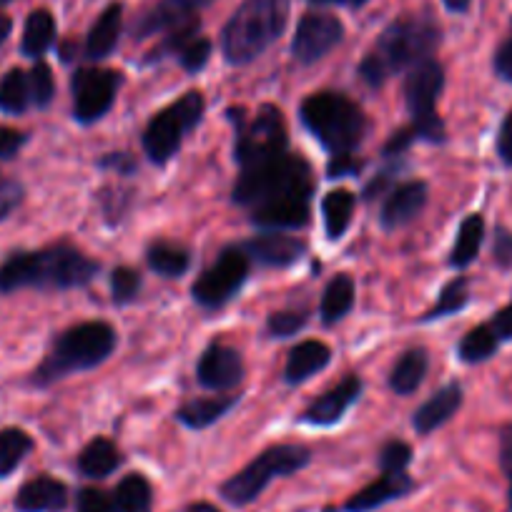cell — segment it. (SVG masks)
I'll use <instances>...</instances> for the list:
<instances>
[{
	"instance_id": "cell-35",
	"label": "cell",
	"mask_w": 512,
	"mask_h": 512,
	"mask_svg": "<svg viewBox=\"0 0 512 512\" xmlns=\"http://www.w3.org/2000/svg\"><path fill=\"white\" fill-rule=\"evenodd\" d=\"M500 344L502 342L495 337L490 324H477V327H472L470 332L462 337V342L457 344V357H460L465 364L487 362V359L495 357Z\"/></svg>"
},
{
	"instance_id": "cell-34",
	"label": "cell",
	"mask_w": 512,
	"mask_h": 512,
	"mask_svg": "<svg viewBox=\"0 0 512 512\" xmlns=\"http://www.w3.org/2000/svg\"><path fill=\"white\" fill-rule=\"evenodd\" d=\"M33 437L21 427L0 430V477H8L21 467V462L31 455Z\"/></svg>"
},
{
	"instance_id": "cell-32",
	"label": "cell",
	"mask_w": 512,
	"mask_h": 512,
	"mask_svg": "<svg viewBox=\"0 0 512 512\" xmlns=\"http://www.w3.org/2000/svg\"><path fill=\"white\" fill-rule=\"evenodd\" d=\"M56 41V21L48 11H33L28 16L26 28H23L21 51L28 58H41Z\"/></svg>"
},
{
	"instance_id": "cell-41",
	"label": "cell",
	"mask_w": 512,
	"mask_h": 512,
	"mask_svg": "<svg viewBox=\"0 0 512 512\" xmlns=\"http://www.w3.org/2000/svg\"><path fill=\"white\" fill-rule=\"evenodd\" d=\"M209 58H211V41H209V38H194V41H189L179 51L181 66H184L189 73H199L201 68L209 63Z\"/></svg>"
},
{
	"instance_id": "cell-26",
	"label": "cell",
	"mask_w": 512,
	"mask_h": 512,
	"mask_svg": "<svg viewBox=\"0 0 512 512\" xmlns=\"http://www.w3.org/2000/svg\"><path fill=\"white\" fill-rule=\"evenodd\" d=\"M239 397L234 395H221V397H201V400H191L186 405H181L176 410V420L181 422L189 430H206L214 422H219L221 417L229 410H234Z\"/></svg>"
},
{
	"instance_id": "cell-56",
	"label": "cell",
	"mask_w": 512,
	"mask_h": 512,
	"mask_svg": "<svg viewBox=\"0 0 512 512\" xmlns=\"http://www.w3.org/2000/svg\"><path fill=\"white\" fill-rule=\"evenodd\" d=\"M349 3H352V6H364L367 0H349Z\"/></svg>"
},
{
	"instance_id": "cell-39",
	"label": "cell",
	"mask_w": 512,
	"mask_h": 512,
	"mask_svg": "<svg viewBox=\"0 0 512 512\" xmlns=\"http://www.w3.org/2000/svg\"><path fill=\"white\" fill-rule=\"evenodd\" d=\"M304 324H307V312H302V309H287V312H277L269 317L267 332L269 337L289 339L297 332H302Z\"/></svg>"
},
{
	"instance_id": "cell-50",
	"label": "cell",
	"mask_w": 512,
	"mask_h": 512,
	"mask_svg": "<svg viewBox=\"0 0 512 512\" xmlns=\"http://www.w3.org/2000/svg\"><path fill=\"white\" fill-rule=\"evenodd\" d=\"M98 166H101L103 171H116V174L121 176H131L136 171V161L131 154H123V151H118V154H106L98 159Z\"/></svg>"
},
{
	"instance_id": "cell-33",
	"label": "cell",
	"mask_w": 512,
	"mask_h": 512,
	"mask_svg": "<svg viewBox=\"0 0 512 512\" xmlns=\"http://www.w3.org/2000/svg\"><path fill=\"white\" fill-rule=\"evenodd\" d=\"M31 101V86H28V73L21 68H13L0 78V113L8 116H23Z\"/></svg>"
},
{
	"instance_id": "cell-28",
	"label": "cell",
	"mask_w": 512,
	"mask_h": 512,
	"mask_svg": "<svg viewBox=\"0 0 512 512\" xmlns=\"http://www.w3.org/2000/svg\"><path fill=\"white\" fill-rule=\"evenodd\" d=\"M485 241V219L480 214H470L462 219L460 229H457L455 246L450 251V267L452 269H467L477 259Z\"/></svg>"
},
{
	"instance_id": "cell-23",
	"label": "cell",
	"mask_w": 512,
	"mask_h": 512,
	"mask_svg": "<svg viewBox=\"0 0 512 512\" xmlns=\"http://www.w3.org/2000/svg\"><path fill=\"white\" fill-rule=\"evenodd\" d=\"M332 362V349L317 339H307V342L297 344L289 352L287 367H284V379L289 384H302L317 372H322L327 364Z\"/></svg>"
},
{
	"instance_id": "cell-1",
	"label": "cell",
	"mask_w": 512,
	"mask_h": 512,
	"mask_svg": "<svg viewBox=\"0 0 512 512\" xmlns=\"http://www.w3.org/2000/svg\"><path fill=\"white\" fill-rule=\"evenodd\" d=\"M312 194V166L297 154L241 169L234 184V204L249 209L251 224L267 231L307 226Z\"/></svg>"
},
{
	"instance_id": "cell-4",
	"label": "cell",
	"mask_w": 512,
	"mask_h": 512,
	"mask_svg": "<svg viewBox=\"0 0 512 512\" xmlns=\"http://www.w3.org/2000/svg\"><path fill=\"white\" fill-rule=\"evenodd\" d=\"M116 332L106 322H83L58 334L51 352L31 374L33 387H51L68 374L88 372L106 362L116 349Z\"/></svg>"
},
{
	"instance_id": "cell-22",
	"label": "cell",
	"mask_w": 512,
	"mask_h": 512,
	"mask_svg": "<svg viewBox=\"0 0 512 512\" xmlns=\"http://www.w3.org/2000/svg\"><path fill=\"white\" fill-rule=\"evenodd\" d=\"M18 512H61L68 505V487L51 475L23 482L13 500Z\"/></svg>"
},
{
	"instance_id": "cell-17",
	"label": "cell",
	"mask_w": 512,
	"mask_h": 512,
	"mask_svg": "<svg viewBox=\"0 0 512 512\" xmlns=\"http://www.w3.org/2000/svg\"><path fill=\"white\" fill-rule=\"evenodd\" d=\"M241 249L246 251L249 262L262 264V267L282 269L292 267L307 254V244L297 236H287L282 231H264V234L254 236V239L246 241Z\"/></svg>"
},
{
	"instance_id": "cell-7",
	"label": "cell",
	"mask_w": 512,
	"mask_h": 512,
	"mask_svg": "<svg viewBox=\"0 0 512 512\" xmlns=\"http://www.w3.org/2000/svg\"><path fill=\"white\" fill-rule=\"evenodd\" d=\"M226 118L234 123V161L239 171L289 154L287 121L277 106H259L254 113L241 106L229 108Z\"/></svg>"
},
{
	"instance_id": "cell-8",
	"label": "cell",
	"mask_w": 512,
	"mask_h": 512,
	"mask_svg": "<svg viewBox=\"0 0 512 512\" xmlns=\"http://www.w3.org/2000/svg\"><path fill=\"white\" fill-rule=\"evenodd\" d=\"M309 462H312V450H307L304 445H274L254 457L244 470L231 475L219 492L226 502L244 507L262 495L274 477L294 475V472L304 470Z\"/></svg>"
},
{
	"instance_id": "cell-36",
	"label": "cell",
	"mask_w": 512,
	"mask_h": 512,
	"mask_svg": "<svg viewBox=\"0 0 512 512\" xmlns=\"http://www.w3.org/2000/svg\"><path fill=\"white\" fill-rule=\"evenodd\" d=\"M467 302H470V284H467L465 277H455L452 282H447L445 287H442L437 304L422 317V322H435V319L462 312V309L467 307Z\"/></svg>"
},
{
	"instance_id": "cell-44",
	"label": "cell",
	"mask_w": 512,
	"mask_h": 512,
	"mask_svg": "<svg viewBox=\"0 0 512 512\" xmlns=\"http://www.w3.org/2000/svg\"><path fill=\"white\" fill-rule=\"evenodd\" d=\"M28 144L26 131H18V128H6L0 126V161H11L21 154L23 146Z\"/></svg>"
},
{
	"instance_id": "cell-49",
	"label": "cell",
	"mask_w": 512,
	"mask_h": 512,
	"mask_svg": "<svg viewBox=\"0 0 512 512\" xmlns=\"http://www.w3.org/2000/svg\"><path fill=\"white\" fill-rule=\"evenodd\" d=\"M495 149H497V156H500L502 164L510 166L512 169V111L502 118L500 131H497Z\"/></svg>"
},
{
	"instance_id": "cell-6",
	"label": "cell",
	"mask_w": 512,
	"mask_h": 512,
	"mask_svg": "<svg viewBox=\"0 0 512 512\" xmlns=\"http://www.w3.org/2000/svg\"><path fill=\"white\" fill-rule=\"evenodd\" d=\"M289 0H244L221 33V51L231 66H246L284 33Z\"/></svg>"
},
{
	"instance_id": "cell-2",
	"label": "cell",
	"mask_w": 512,
	"mask_h": 512,
	"mask_svg": "<svg viewBox=\"0 0 512 512\" xmlns=\"http://www.w3.org/2000/svg\"><path fill=\"white\" fill-rule=\"evenodd\" d=\"M98 274V262L68 241L33 251H11L0 262V294L21 289L66 292L81 289Z\"/></svg>"
},
{
	"instance_id": "cell-3",
	"label": "cell",
	"mask_w": 512,
	"mask_h": 512,
	"mask_svg": "<svg viewBox=\"0 0 512 512\" xmlns=\"http://www.w3.org/2000/svg\"><path fill=\"white\" fill-rule=\"evenodd\" d=\"M440 43V31L425 18H402L379 36L372 53L359 63V78L369 88H379L392 73L410 71L427 61Z\"/></svg>"
},
{
	"instance_id": "cell-48",
	"label": "cell",
	"mask_w": 512,
	"mask_h": 512,
	"mask_svg": "<svg viewBox=\"0 0 512 512\" xmlns=\"http://www.w3.org/2000/svg\"><path fill=\"white\" fill-rule=\"evenodd\" d=\"M397 174H400V166H397V164H392V166H387V169L379 171V174L374 176L372 181H369L367 189H364V201L379 199V196L387 191V186H390L392 181L397 179Z\"/></svg>"
},
{
	"instance_id": "cell-11",
	"label": "cell",
	"mask_w": 512,
	"mask_h": 512,
	"mask_svg": "<svg viewBox=\"0 0 512 512\" xmlns=\"http://www.w3.org/2000/svg\"><path fill=\"white\" fill-rule=\"evenodd\" d=\"M249 256L241 246H226L214 264L191 287V297L204 309H221L244 287L249 277Z\"/></svg>"
},
{
	"instance_id": "cell-29",
	"label": "cell",
	"mask_w": 512,
	"mask_h": 512,
	"mask_svg": "<svg viewBox=\"0 0 512 512\" xmlns=\"http://www.w3.org/2000/svg\"><path fill=\"white\" fill-rule=\"evenodd\" d=\"M146 262L156 274L166 279H179L189 272L191 254L181 244H171V241H154L146 251Z\"/></svg>"
},
{
	"instance_id": "cell-53",
	"label": "cell",
	"mask_w": 512,
	"mask_h": 512,
	"mask_svg": "<svg viewBox=\"0 0 512 512\" xmlns=\"http://www.w3.org/2000/svg\"><path fill=\"white\" fill-rule=\"evenodd\" d=\"M442 3H445L447 11H452V13H467V11H470V3H472V0H442Z\"/></svg>"
},
{
	"instance_id": "cell-30",
	"label": "cell",
	"mask_w": 512,
	"mask_h": 512,
	"mask_svg": "<svg viewBox=\"0 0 512 512\" xmlns=\"http://www.w3.org/2000/svg\"><path fill=\"white\" fill-rule=\"evenodd\" d=\"M354 307V282L349 274H339L327 284L319 304V317L324 324H337L352 312Z\"/></svg>"
},
{
	"instance_id": "cell-24",
	"label": "cell",
	"mask_w": 512,
	"mask_h": 512,
	"mask_svg": "<svg viewBox=\"0 0 512 512\" xmlns=\"http://www.w3.org/2000/svg\"><path fill=\"white\" fill-rule=\"evenodd\" d=\"M430 369V354L425 347H412L402 354L390 372V390L400 397L415 395Z\"/></svg>"
},
{
	"instance_id": "cell-47",
	"label": "cell",
	"mask_w": 512,
	"mask_h": 512,
	"mask_svg": "<svg viewBox=\"0 0 512 512\" xmlns=\"http://www.w3.org/2000/svg\"><path fill=\"white\" fill-rule=\"evenodd\" d=\"M492 71L500 81L512 83V36L497 46L495 56H492Z\"/></svg>"
},
{
	"instance_id": "cell-31",
	"label": "cell",
	"mask_w": 512,
	"mask_h": 512,
	"mask_svg": "<svg viewBox=\"0 0 512 512\" xmlns=\"http://www.w3.org/2000/svg\"><path fill=\"white\" fill-rule=\"evenodd\" d=\"M354 204H357V196L347 189H334L324 196L322 201V214H324V229L332 241H339L344 236V231L352 224Z\"/></svg>"
},
{
	"instance_id": "cell-37",
	"label": "cell",
	"mask_w": 512,
	"mask_h": 512,
	"mask_svg": "<svg viewBox=\"0 0 512 512\" xmlns=\"http://www.w3.org/2000/svg\"><path fill=\"white\" fill-rule=\"evenodd\" d=\"M141 284H144V279H141V274L136 272V269H131V267L113 269V274H111L113 304H118V307H126V304L134 302L141 292Z\"/></svg>"
},
{
	"instance_id": "cell-18",
	"label": "cell",
	"mask_w": 512,
	"mask_h": 512,
	"mask_svg": "<svg viewBox=\"0 0 512 512\" xmlns=\"http://www.w3.org/2000/svg\"><path fill=\"white\" fill-rule=\"evenodd\" d=\"M412 490H415V480L407 472H382L377 480L354 492L337 512H374L387 505V502L410 495Z\"/></svg>"
},
{
	"instance_id": "cell-15",
	"label": "cell",
	"mask_w": 512,
	"mask_h": 512,
	"mask_svg": "<svg viewBox=\"0 0 512 512\" xmlns=\"http://www.w3.org/2000/svg\"><path fill=\"white\" fill-rule=\"evenodd\" d=\"M196 379L204 390L226 392L239 387L244 379V362L241 354L229 344L214 342L204 349L199 364H196Z\"/></svg>"
},
{
	"instance_id": "cell-10",
	"label": "cell",
	"mask_w": 512,
	"mask_h": 512,
	"mask_svg": "<svg viewBox=\"0 0 512 512\" xmlns=\"http://www.w3.org/2000/svg\"><path fill=\"white\" fill-rule=\"evenodd\" d=\"M442 88H445V68L435 58H427L407 71L405 101L412 116V128L422 141H430V144H445L447 139L445 123L437 116Z\"/></svg>"
},
{
	"instance_id": "cell-51",
	"label": "cell",
	"mask_w": 512,
	"mask_h": 512,
	"mask_svg": "<svg viewBox=\"0 0 512 512\" xmlns=\"http://www.w3.org/2000/svg\"><path fill=\"white\" fill-rule=\"evenodd\" d=\"M359 171H362V161L357 156H337L327 166L329 179H344V176H354Z\"/></svg>"
},
{
	"instance_id": "cell-21",
	"label": "cell",
	"mask_w": 512,
	"mask_h": 512,
	"mask_svg": "<svg viewBox=\"0 0 512 512\" xmlns=\"http://www.w3.org/2000/svg\"><path fill=\"white\" fill-rule=\"evenodd\" d=\"M196 8H199L196 0H161L154 11H149L141 18L139 26L134 28V36L149 38L156 36V33L169 36V33L179 31V28L194 26V23H199Z\"/></svg>"
},
{
	"instance_id": "cell-58",
	"label": "cell",
	"mask_w": 512,
	"mask_h": 512,
	"mask_svg": "<svg viewBox=\"0 0 512 512\" xmlns=\"http://www.w3.org/2000/svg\"><path fill=\"white\" fill-rule=\"evenodd\" d=\"M6 3H11V0H0V6H6Z\"/></svg>"
},
{
	"instance_id": "cell-5",
	"label": "cell",
	"mask_w": 512,
	"mask_h": 512,
	"mask_svg": "<svg viewBox=\"0 0 512 512\" xmlns=\"http://www.w3.org/2000/svg\"><path fill=\"white\" fill-rule=\"evenodd\" d=\"M299 118L332 159L354 156L367 136V116L342 93H312L299 106Z\"/></svg>"
},
{
	"instance_id": "cell-57",
	"label": "cell",
	"mask_w": 512,
	"mask_h": 512,
	"mask_svg": "<svg viewBox=\"0 0 512 512\" xmlns=\"http://www.w3.org/2000/svg\"><path fill=\"white\" fill-rule=\"evenodd\" d=\"M317 3H334V0H317Z\"/></svg>"
},
{
	"instance_id": "cell-27",
	"label": "cell",
	"mask_w": 512,
	"mask_h": 512,
	"mask_svg": "<svg viewBox=\"0 0 512 512\" xmlns=\"http://www.w3.org/2000/svg\"><path fill=\"white\" fill-rule=\"evenodd\" d=\"M121 462L123 457L118 452V447L108 437H96L78 455V472L83 477H91V480H103L111 472H116L121 467Z\"/></svg>"
},
{
	"instance_id": "cell-13",
	"label": "cell",
	"mask_w": 512,
	"mask_h": 512,
	"mask_svg": "<svg viewBox=\"0 0 512 512\" xmlns=\"http://www.w3.org/2000/svg\"><path fill=\"white\" fill-rule=\"evenodd\" d=\"M76 512H154V490L144 475L131 472L111 492L83 487L76 495Z\"/></svg>"
},
{
	"instance_id": "cell-14",
	"label": "cell",
	"mask_w": 512,
	"mask_h": 512,
	"mask_svg": "<svg viewBox=\"0 0 512 512\" xmlns=\"http://www.w3.org/2000/svg\"><path fill=\"white\" fill-rule=\"evenodd\" d=\"M344 38V26L339 18L329 13H307L299 21L297 36L292 41V56L302 66L322 61L332 48H337Z\"/></svg>"
},
{
	"instance_id": "cell-52",
	"label": "cell",
	"mask_w": 512,
	"mask_h": 512,
	"mask_svg": "<svg viewBox=\"0 0 512 512\" xmlns=\"http://www.w3.org/2000/svg\"><path fill=\"white\" fill-rule=\"evenodd\" d=\"M490 329L495 332V337L500 342H510L512 339V302L507 307H502L500 312H495V317L490 319Z\"/></svg>"
},
{
	"instance_id": "cell-46",
	"label": "cell",
	"mask_w": 512,
	"mask_h": 512,
	"mask_svg": "<svg viewBox=\"0 0 512 512\" xmlns=\"http://www.w3.org/2000/svg\"><path fill=\"white\" fill-rule=\"evenodd\" d=\"M500 467L507 480V510L512 512V427H505L500 435Z\"/></svg>"
},
{
	"instance_id": "cell-16",
	"label": "cell",
	"mask_w": 512,
	"mask_h": 512,
	"mask_svg": "<svg viewBox=\"0 0 512 512\" xmlns=\"http://www.w3.org/2000/svg\"><path fill=\"white\" fill-rule=\"evenodd\" d=\"M362 390V379H359L357 374H349V377H344L337 387H332V390L324 392L319 400H314L312 405L304 410L302 420L314 427L337 425V422L357 405V400L362 397Z\"/></svg>"
},
{
	"instance_id": "cell-40",
	"label": "cell",
	"mask_w": 512,
	"mask_h": 512,
	"mask_svg": "<svg viewBox=\"0 0 512 512\" xmlns=\"http://www.w3.org/2000/svg\"><path fill=\"white\" fill-rule=\"evenodd\" d=\"M412 462V447L402 440H392L379 450V470L382 472H407Z\"/></svg>"
},
{
	"instance_id": "cell-55",
	"label": "cell",
	"mask_w": 512,
	"mask_h": 512,
	"mask_svg": "<svg viewBox=\"0 0 512 512\" xmlns=\"http://www.w3.org/2000/svg\"><path fill=\"white\" fill-rule=\"evenodd\" d=\"M186 512H221V510L216 505H211V502H194V505L186 507Z\"/></svg>"
},
{
	"instance_id": "cell-54",
	"label": "cell",
	"mask_w": 512,
	"mask_h": 512,
	"mask_svg": "<svg viewBox=\"0 0 512 512\" xmlns=\"http://www.w3.org/2000/svg\"><path fill=\"white\" fill-rule=\"evenodd\" d=\"M11 28H13L11 18L0 13V46H3V43L8 41V36H11Z\"/></svg>"
},
{
	"instance_id": "cell-9",
	"label": "cell",
	"mask_w": 512,
	"mask_h": 512,
	"mask_svg": "<svg viewBox=\"0 0 512 512\" xmlns=\"http://www.w3.org/2000/svg\"><path fill=\"white\" fill-rule=\"evenodd\" d=\"M204 113L206 98L201 91L184 93L179 101L156 113L149 121V126H146L144 139H141L151 164H169V161L179 154L181 144H184V136L199 126Z\"/></svg>"
},
{
	"instance_id": "cell-43",
	"label": "cell",
	"mask_w": 512,
	"mask_h": 512,
	"mask_svg": "<svg viewBox=\"0 0 512 512\" xmlns=\"http://www.w3.org/2000/svg\"><path fill=\"white\" fill-rule=\"evenodd\" d=\"M415 141H420V136H417L415 128L412 126L400 128V131H395V134L390 136V141L384 144V149H382L384 159H402V156H405V151L410 149Z\"/></svg>"
},
{
	"instance_id": "cell-38",
	"label": "cell",
	"mask_w": 512,
	"mask_h": 512,
	"mask_svg": "<svg viewBox=\"0 0 512 512\" xmlns=\"http://www.w3.org/2000/svg\"><path fill=\"white\" fill-rule=\"evenodd\" d=\"M28 86H31L33 106L36 108L51 106L53 96H56V81H53V73L46 63L38 61L36 66L28 71Z\"/></svg>"
},
{
	"instance_id": "cell-42",
	"label": "cell",
	"mask_w": 512,
	"mask_h": 512,
	"mask_svg": "<svg viewBox=\"0 0 512 512\" xmlns=\"http://www.w3.org/2000/svg\"><path fill=\"white\" fill-rule=\"evenodd\" d=\"M23 196H26V189L21 181L0 174V221H6L23 204Z\"/></svg>"
},
{
	"instance_id": "cell-19",
	"label": "cell",
	"mask_w": 512,
	"mask_h": 512,
	"mask_svg": "<svg viewBox=\"0 0 512 512\" xmlns=\"http://www.w3.org/2000/svg\"><path fill=\"white\" fill-rule=\"evenodd\" d=\"M427 184L425 181H407L400 184L397 189H392L384 199L382 211H379V224L382 229L395 231L407 226L410 221H415L422 214L427 204Z\"/></svg>"
},
{
	"instance_id": "cell-20",
	"label": "cell",
	"mask_w": 512,
	"mask_h": 512,
	"mask_svg": "<svg viewBox=\"0 0 512 512\" xmlns=\"http://www.w3.org/2000/svg\"><path fill=\"white\" fill-rule=\"evenodd\" d=\"M462 400H465V392H462L460 382H450L445 384V387H440V390H437L425 405L417 407L415 415H412V427L417 430V435H430V432L447 425V422L460 412Z\"/></svg>"
},
{
	"instance_id": "cell-12",
	"label": "cell",
	"mask_w": 512,
	"mask_h": 512,
	"mask_svg": "<svg viewBox=\"0 0 512 512\" xmlns=\"http://www.w3.org/2000/svg\"><path fill=\"white\" fill-rule=\"evenodd\" d=\"M121 73L111 68H78L71 78L73 118L83 126L101 121L116 103Z\"/></svg>"
},
{
	"instance_id": "cell-25",
	"label": "cell",
	"mask_w": 512,
	"mask_h": 512,
	"mask_svg": "<svg viewBox=\"0 0 512 512\" xmlns=\"http://www.w3.org/2000/svg\"><path fill=\"white\" fill-rule=\"evenodd\" d=\"M123 26V6L121 3H111L106 11L98 16V21L93 23L91 33H88L86 41V56L91 61H103L113 53L116 48L118 36H121Z\"/></svg>"
},
{
	"instance_id": "cell-45",
	"label": "cell",
	"mask_w": 512,
	"mask_h": 512,
	"mask_svg": "<svg viewBox=\"0 0 512 512\" xmlns=\"http://www.w3.org/2000/svg\"><path fill=\"white\" fill-rule=\"evenodd\" d=\"M492 259L500 269L512 267V231H507L505 226H497L495 239H492Z\"/></svg>"
}]
</instances>
